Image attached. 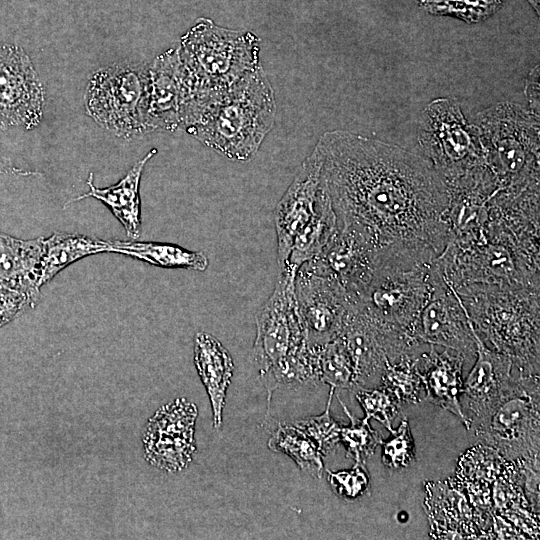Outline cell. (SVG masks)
Here are the masks:
<instances>
[{
  "label": "cell",
  "mask_w": 540,
  "mask_h": 540,
  "mask_svg": "<svg viewBox=\"0 0 540 540\" xmlns=\"http://www.w3.org/2000/svg\"><path fill=\"white\" fill-rule=\"evenodd\" d=\"M322 188L317 210L310 221L296 235L288 260L279 271L288 270L296 273L303 263L319 255L335 234L337 230L336 214L323 185Z\"/></svg>",
  "instance_id": "obj_24"
},
{
  "label": "cell",
  "mask_w": 540,
  "mask_h": 540,
  "mask_svg": "<svg viewBox=\"0 0 540 540\" xmlns=\"http://www.w3.org/2000/svg\"><path fill=\"white\" fill-rule=\"evenodd\" d=\"M320 175L321 155L315 146L274 210L279 270L288 260L296 235L317 210L323 191Z\"/></svg>",
  "instance_id": "obj_16"
},
{
  "label": "cell",
  "mask_w": 540,
  "mask_h": 540,
  "mask_svg": "<svg viewBox=\"0 0 540 540\" xmlns=\"http://www.w3.org/2000/svg\"><path fill=\"white\" fill-rule=\"evenodd\" d=\"M114 253L127 255L154 266L170 269H192L200 272L209 266L208 257L201 251L151 241L112 240Z\"/></svg>",
  "instance_id": "obj_25"
},
{
  "label": "cell",
  "mask_w": 540,
  "mask_h": 540,
  "mask_svg": "<svg viewBox=\"0 0 540 540\" xmlns=\"http://www.w3.org/2000/svg\"><path fill=\"white\" fill-rule=\"evenodd\" d=\"M28 307H35L25 294L0 286V328L8 324Z\"/></svg>",
  "instance_id": "obj_35"
},
{
  "label": "cell",
  "mask_w": 540,
  "mask_h": 540,
  "mask_svg": "<svg viewBox=\"0 0 540 540\" xmlns=\"http://www.w3.org/2000/svg\"><path fill=\"white\" fill-rule=\"evenodd\" d=\"M421 353L406 354L394 362H387L382 373L379 386L395 395L401 404L419 402L423 389L418 368Z\"/></svg>",
  "instance_id": "obj_27"
},
{
  "label": "cell",
  "mask_w": 540,
  "mask_h": 540,
  "mask_svg": "<svg viewBox=\"0 0 540 540\" xmlns=\"http://www.w3.org/2000/svg\"><path fill=\"white\" fill-rule=\"evenodd\" d=\"M315 146L338 229L358 233L376 249L443 252L452 238L450 195L426 159L344 130L325 132Z\"/></svg>",
  "instance_id": "obj_1"
},
{
  "label": "cell",
  "mask_w": 540,
  "mask_h": 540,
  "mask_svg": "<svg viewBox=\"0 0 540 540\" xmlns=\"http://www.w3.org/2000/svg\"><path fill=\"white\" fill-rule=\"evenodd\" d=\"M412 336L418 342L453 350L467 361L476 355L473 325L456 290L445 279L440 265Z\"/></svg>",
  "instance_id": "obj_12"
},
{
  "label": "cell",
  "mask_w": 540,
  "mask_h": 540,
  "mask_svg": "<svg viewBox=\"0 0 540 540\" xmlns=\"http://www.w3.org/2000/svg\"><path fill=\"white\" fill-rule=\"evenodd\" d=\"M197 416L195 404L184 398L158 409L144 431L145 459L152 466L171 473L186 468L196 451L194 433Z\"/></svg>",
  "instance_id": "obj_15"
},
{
  "label": "cell",
  "mask_w": 540,
  "mask_h": 540,
  "mask_svg": "<svg viewBox=\"0 0 540 540\" xmlns=\"http://www.w3.org/2000/svg\"><path fill=\"white\" fill-rule=\"evenodd\" d=\"M376 251L358 233L337 228L322 252L314 258L339 281L352 302L364 293L371 280Z\"/></svg>",
  "instance_id": "obj_18"
},
{
  "label": "cell",
  "mask_w": 540,
  "mask_h": 540,
  "mask_svg": "<svg viewBox=\"0 0 540 540\" xmlns=\"http://www.w3.org/2000/svg\"><path fill=\"white\" fill-rule=\"evenodd\" d=\"M474 124L495 184L487 202L539 203V114L506 101L480 112Z\"/></svg>",
  "instance_id": "obj_4"
},
{
  "label": "cell",
  "mask_w": 540,
  "mask_h": 540,
  "mask_svg": "<svg viewBox=\"0 0 540 540\" xmlns=\"http://www.w3.org/2000/svg\"><path fill=\"white\" fill-rule=\"evenodd\" d=\"M155 154H157V149L152 148L119 182L105 188L96 187L93 183L94 174L90 173L87 179L89 191L73 198L67 204L88 197L95 198L110 209L124 227L129 238L137 239L141 229L140 181L146 164Z\"/></svg>",
  "instance_id": "obj_21"
},
{
  "label": "cell",
  "mask_w": 540,
  "mask_h": 540,
  "mask_svg": "<svg viewBox=\"0 0 540 540\" xmlns=\"http://www.w3.org/2000/svg\"><path fill=\"white\" fill-rule=\"evenodd\" d=\"M455 290L480 338L520 374L539 375V287L471 284Z\"/></svg>",
  "instance_id": "obj_5"
},
{
  "label": "cell",
  "mask_w": 540,
  "mask_h": 540,
  "mask_svg": "<svg viewBox=\"0 0 540 540\" xmlns=\"http://www.w3.org/2000/svg\"><path fill=\"white\" fill-rule=\"evenodd\" d=\"M539 396V375L520 374L469 430L505 459L539 470Z\"/></svg>",
  "instance_id": "obj_8"
},
{
  "label": "cell",
  "mask_w": 540,
  "mask_h": 540,
  "mask_svg": "<svg viewBox=\"0 0 540 540\" xmlns=\"http://www.w3.org/2000/svg\"><path fill=\"white\" fill-rule=\"evenodd\" d=\"M420 155L446 186L450 203L485 205L495 191L477 126L469 123L454 98H437L423 110Z\"/></svg>",
  "instance_id": "obj_3"
},
{
  "label": "cell",
  "mask_w": 540,
  "mask_h": 540,
  "mask_svg": "<svg viewBox=\"0 0 540 540\" xmlns=\"http://www.w3.org/2000/svg\"><path fill=\"white\" fill-rule=\"evenodd\" d=\"M294 293L307 343L321 347L339 336L349 305L339 281L316 259L296 272Z\"/></svg>",
  "instance_id": "obj_11"
},
{
  "label": "cell",
  "mask_w": 540,
  "mask_h": 540,
  "mask_svg": "<svg viewBox=\"0 0 540 540\" xmlns=\"http://www.w3.org/2000/svg\"><path fill=\"white\" fill-rule=\"evenodd\" d=\"M268 447L289 456L301 470L322 477L323 455L313 440L294 424L280 423L269 438Z\"/></svg>",
  "instance_id": "obj_26"
},
{
  "label": "cell",
  "mask_w": 540,
  "mask_h": 540,
  "mask_svg": "<svg viewBox=\"0 0 540 540\" xmlns=\"http://www.w3.org/2000/svg\"><path fill=\"white\" fill-rule=\"evenodd\" d=\"M178 49L195 94L227 88L261 67L256 34L221 27L208 18L197 20Z\"/></svg>",
  "instance_id": "obj_7"
},
{
  "label": "cell",
  "mask_w": 540,
  "mask_h": 540,
  "mask_svg": "<svg viewBox=\"0 0 540 540\" xmlns=\"http://www.w3.org/2000/svg\"><path fill=\"white\" fill-rule=\"evenodd\" d=\"M476 344L475 364L463 382L460 400L469 423L494 405L512 386L516 377L511 373L512 360L486 346L473 327Z\"/></svg>",
  "instance_id": "obj_17"
},
{
  "label": "cell",
  "mask_w": 540,
  "mask_h": 540,
  "mask_svg": "<svg viewBox=\"0 0 540 540\" xmlns=\"http://www.w3.org/2000/svg\"><path fill=\"white\" fill-rule=\"evenodd\" d=\"M0 173L11 176H37L41 173L37 171L24 170L16 167L12 161L0 155Z\"/></svg>",
  "instance_id": "obj_37"
},
{
  "label": "cell",
  "mask_w": 540,
  "mask_h": 540,
  "mask_svg": "<svg viewBox=\"0 0 540 540\" xmlns=\"http://www.w3.org/2000/svg\"><path fill=\"white\" fill-rule=\"evenodd\" d=\"M391 436L382 445V462L393 469L408 467L415 460V444L409 422L402 419L396 430H391Z\"/></svg>",
  "instance_id": "obj_33"
},
{
  "label": "cell",
  "mask_w": 540,
  "mask_h": 540,
  "mask_svg": "<svg viewBox=\"0 0 540 540\" xmlns=\"http://www.w3.org/2000/svg\"><path fill=\"white\" fill-rule=\"evenodd\" d=\"M338 400L350 419V425L340 428V442L346 449V457L353 459L355 463H365L366 459L375 453L382 438L372 429L367 418H355L339 397Z\"/></svg>",
  "instance_id": "obj_30"
},
{
  "label": "cell",
  "mask_w": 540,
  "mask_h": 540,
  "mask_svg": "<svg viewBox=\"0 0 540 540\" xmlns=\"http://www.w3.org/2000/svg\"><path fill=\"white\" fill-rule=\"evenodd\" d=\"M318 364L320 382L335 389L355 388L353 362L340 336L319 347Z\"/></svg>",
  "instance_id": "obj_28"
},
{
  "label": "cell",
  "mask_w": 540,
  "mask_h": 540,
  "mask_svg": "<svg viewBox=\"0 0 540 540\" xmlns=\"http://www.w3.org/2000/svg\"><path fill=\"white\" fill-rule=\"evenodd\" d=\"M438 256L432 250L409 246L377 249L371 280L352 302L382 327L414 339L413 328L430 295Z\"/></svg>",
  "instance_id": "obj_6"
},
{
  "label": "cell",
  "mask_w": 540,
  "mask_h": 540,
  "mask_svg": "<svg viewBox=\"0 0 540 540\" xmlns=\"http://www.w3.org/2000/svg\"><path fill=\"white\" fill-rule=\"evenodd\" d=\"M295 275L279 271L272 294L256 315L253 360L262 383L286 356L307 343L295 299Z\"/></svg>",
  "instance_id": "obj_10"
},
{
  "label": "cell",
  "mask_w": 540,
  "mask_h": 540,
  "mask_svg": "<svg viewBox=\"0 0 540 540\" xmlns=\"http://www.w3.org/2000/svg\"><path fill=\"white\" fill-rule=\"evenodd\" d=\"M42 246L41 286L82 258L99 253H114L112 240L65 232H55L43 238Z\"/></svg>",
  "instance_id": "obj_23"
},
{
  "label": "cell",
  "mask_w": 540,
  "mask_h": 540,
  "mask_svg": "<svg viewBox=\"0 0 540 540\" xmlns=\"http://www.w3.org/2000/svg\"><path fill=\"white\" fill-rule=\"evenodd\" d=\"M44 88L28 54L0 43V128L37 127L43 118Z\"/></svg>",
  "instance_id": "obj_13"
},
{
  "label": "cell",
  "mask_w": 540,
  "mask_h": 540,
  "mask_svg": "<svg viewBox=\"0 0 540 540\" xmlns=\"http://www.w3.org/2000/svg\"><path fill=\"white\" fill-rule=\"evenodd\" d=\"M465 358L450 349L439 353L434 345L419 355V375L425 390V399L457 416L469 430L462 411L460 397L463 392L462 369Z\"/></svg>",
  "instance_id": "obj_19"
},
{
  "label": "cell",
  "mask_w": 540,
  "mask_h": 540,
  "mask_svg": "<svg viewBox=\"0 0 540 540\" xmlns=\"http://www.w3.org/2000/svg\"><path fill=\"white\" fill-rule=\"evenodd\" d=\"M504 0H419L420 8L431 15L451 16L466 23H479L494 15Z\"/></svg>",
  "instance_id": "obj_29"
},
{
  "label": "cell",
  "mask_w": 540,
  "mask_h": 540,
  "mask_svg": "<svg viewBox=\"0 0 540 540\" xmlns=\"http://www.w3.org/2000/svg\"><path fill=\"white\" fill-rule=\"evenodd\" d=\"M539 69L536 67L529 75L525 93L530 102V109L539 114Z\"/></svg>",
  "instance_id": "obj_36"
},
{
  "label": "cell",
  "mask_w": 540,
  "mask_h": 540,
  "mask_svg": "<svg viewBox=\"0 0 540 540\" xmlns=\"http://www.w3.org/2000/svg\"><path fill=\"white\" fill-rule=\"evenodd\" d=\"M335 388L331 387L326 409L320 415L301 419L293 423L317 445L323 457L333 451L340 442V428L330 414V406Z\"/></svg>",
  "instance_id": "obj_32"
},
{
  "label": "cell",
  "mask_w": 540,
  "mask_h": 540,
  "mask_svg": "<svg viewBox=\"0 0 540 540\" xmlns=\"http://www.w3.org/2000/svg\"><path fill=\"white\" fill-rule=\"evenodd\" d=\"M194 364L210 400L213 428L219 430L234 371L232 357L216 337L198 332L194 337Z\"/></svg>",
  "instance_id": "obj_22"
},
{
  "label": "cell",
  "mask_w": 540,
  "mask_h": 540,
  "mask_svg": "<svg viewBox=\"0 0 540 540\" xmlns=\"http://www.w3.org/2000/svg\"><path fill=\"white\" fill-rule=\"evenodd\" d=\"M275 115L274 90L260 67L227 88L196 93L183 129L220 155L245 162L258 152Z\"/></svg>",
  "instance_id": "obj_2"
},
{
  "label": "cell",
  "mask_w": 540,
  "mask_h": 540,
  "mask_svg": "<svg viewBox=\"0 0 540 540\" xmlns=\"http://www.w3.org/2000/svg\"><path fill=\"white\" fill-rule=\"evenodd\" d=\"M194 95V85L178 47L158 55L148 64V133L183 128Z\"/></svg>",
  "instance_id": "obj_14"
},
{
  "label": "cell",
  "mask_w": 540,
  "mask_h": 540,
  "mask_svg": "<svg viewBox=\"0 0 540 540\" xmlns=\"http://www.w3.org/2000/svg\"><path fill=\"white\" fill-rule=\"evenodd\" d=\"M353 391L365 412V418L375 419L389 431L393 430L392 422L401 405L395 395L380 386L377 389L357 386Z\"/></svg>",
  "instance_id": "obj_31"
},
{
  "label": "cell",
  "mask_w": 540,
  "mask_h": 540,
  "mask_svg": "<svg viewBox=\"0 0 540 540\" xmlns=\"http://www.w3.org/2000/svg\"><path fill=\"white\" fill-rule=\"evenodd\" d=\"M327 474L333 491L345 500L359 498L369 486V475L364 463H355L349 470L337 472L327 470Z\"/></svg>",
  "instance_id": "obj_34"
},
{
  "label": "cell",
  "mask_w": 540,
  "mask_h": 540,
  "mask_svg": "<svg viewBox=\"0 0 540 540\" xmlns=\"http://www.w3.org/2000/svg\"><path fill=\"white\" fill-rule=\"evenodd\" d=\"M43 237L24 240L0 232V286L40 299Z\"/></svg>",
  "instance_id": "obj_20"
},
{
  "label": "cell",
  "mask_w": 540,
  "mask_h": 540,
  "mask_svg": "<svg viewBox=\"0 0 540 540\" xmlns=\"http://www.w3.org/2000/svg\"><path fill=\"white\" fill-rule=\"evenodd\" d=\"M148 64L120 63L98 69L86 93V113L117 137L148 134L146 127Z\"/></svg>",
  "instance_id": "obj_9"
}]
</instances>
